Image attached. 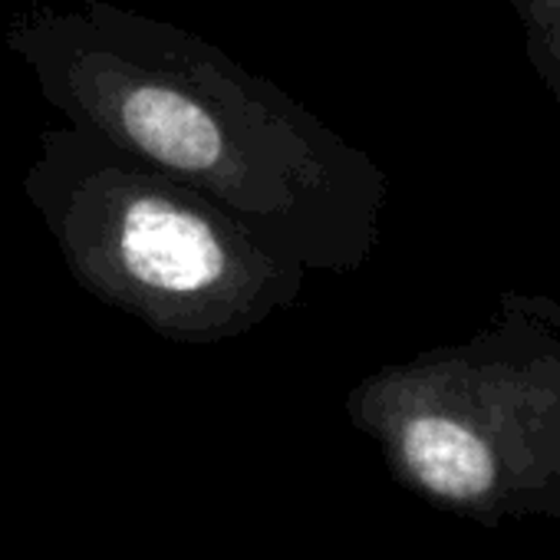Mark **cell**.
I'll use <instances>...</instances> for the list:
<instances>
[{
	"instance_id": "3957f363",
	"label": "cell",
	"mask_w": 560,
	"mask_h": 560,
	"mask_svg": "<svg viewBox=\"0 0 560 560\" xmlns=\"http://www.w3.org/2000/svg\"><path fill=\"white\" fill-rule=\"evenodd\" d=\"M396 442L409 471L442 498H478L494 481V452L455 412L425 402L396 406Z\"/></svg>"
},
{
	"instance_id": "6da1fadb",
	"label": "cell",
	"mask_w": 560,
	"mask_h": 560,
	"mask_svg": "<svg viewBox=\"0 0 560 560\" xmlns=\"http://www.w3.org/2000/svg\"><path fill=\"white\" fill-rule=\"evenodd\" d=\"M4 44L70 126L208 195L280 257L347 273L370 254L376 165L205 37L83 0L24 8Z\"/></svg>"
},
{
	"instance_id": "7a4b0ae2",
	"label": "cell",
	"mask_w": 560,
	"mask_h": 560,
	"mask_svg": "<svg viewBox=\"0 0 560 560\" xmlns=\"http://www.w3.org/2000/svg\"><path fill=\"white\" fill-rule=\"evenodd\" d=\"M24 195L77 284L165 340L241 337L301 301L307 270L257 241L221 205L116 142L40 132Z\"/></svg>"
}]
</instances>
